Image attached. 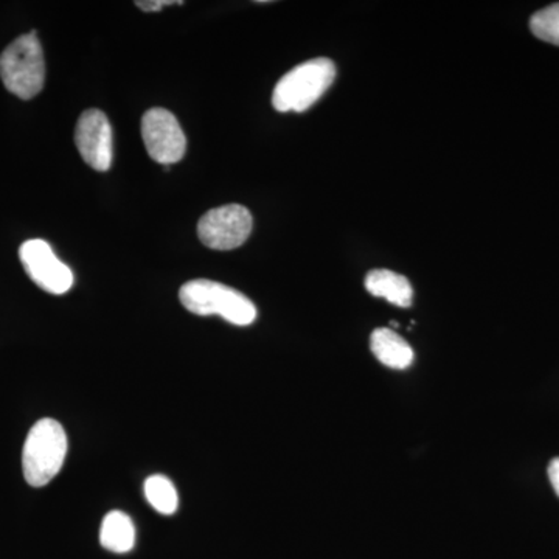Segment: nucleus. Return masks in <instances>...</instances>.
I'll return each instance as SVG.
<instances>
[{
	"instance_id": "obj_8",
	"label": "nucleus",
	"mask_w": 559,
	"mask_h": 559,
	"mask_svg": "<svg viewBox=\"0 0 559 559\" xmlns=\"http://www.w3.org/2000/svg\"><path fill=\"white\" fill-rule=\"evenodd\" d=\"M75 143L81 157L97 171H108L112 165V128L105 112L90 109L81 114L75 130Z\"/></svg>"
},
{
	"instance_id": "obj_7",
	"label": "nucleus",
	"mask_w": 559,
	"mask_h": 559,
	"mask_svg": "<svg viewBox=\"0 0 559 559\" xmlns=\"http://www.w3.org/2000/svg\"><path fill=\"white\" fill-rule=\"evenodd\" d=\"M20 259L33 283L46 293L61 296L73 286V272L62 263L49 242L28 240L21 246Z\"/></svg>"
},
{
	"instance_id": "obj_1",
	"label": "nucleus",
	"mask_w": 559,
	"mask_h": 559,
	"mask_svg": "<svg viewBox=\"0 0 559 559\" xmlns=\"http://www.w3.org/2000/svg\"><path fill=\"white\" fill-rule=\"evenodd\" d=\"M68 455V436L60 423L43 418L28 432L22 451V469L32 487L50 484L60 473Z\"/></svg>"
},
{
	"instance_id": "obj_13",
	"label": "nucleus",
	"mask_w": 559,
	"mask_h": 559,
	"mask_svg": "<svg viewBox=\"0 0 559 559\" xmlns=\"http://www.w3.org/2000/svg\"><path fill=\"white\" fill-rule=\"evenodd\" d=\"M530 31L540 40L559 46V3L546 7L533 14Z\"/></svg>"
},
{
	"instance_id": "obj_4",
	"label": "nucleus",
	"mask_w": 559,
	"mask_h": 559,
	"mask_svg": "<svg viewBox=\"0 0 559 559\" xmlns=\"http://www.w3.org/2000/svg\"><path fill=\"white\" fill-rule=\"evenodd\" d=\"M0 79L3 86L22 100H32L43 91L46 61L36 32L20 36L2 51Z\"/></svg>"
},
{
	"instance_id": "obj_2",
	"label": "nucleus",
	"mask_w": 559,
	"mask_h": 559,
	"mask_svg": "<svg viewBox=\"0 0 559 559\" xmlns=\"http://www.w3.org/2000/svg\"><path fill=\"white\" fill-rule=\"evenodd\" d=\"M180 304L197 316H219L231 325L248 326L255 322L257 308L240 290L212 282L191 280L179 290Z\"/></svg>"
},
{
	"instance_id": "obj_10",
	"label": "nucleus",
	"mask_w": 559,
	"mask_h": 559,
	"mask_svg": "<svg viewBox=\"0 0 559 559\" xmlns=\"http://www.w3.org/2000/svg\"><path fill=\"white\" fill-rule=\"evenodd\" d=\"M366 289L371 296L381 297L400 308H409L414 300L409 280L389 270L370 271L366 277Z\"/></svg>"
},
{
	"instance_id": "obj_12",
	"label": "nucleus",
	"mask_w": 559,
	"mask_h": 559,
	"mask_svg": "<svg viewBox=\"0 0 559 559\" xmlns=\"http://www.w3.org/2000/svg\"><path fill=\"white\" fill-rule=\"evenodd\" d=\"M143 488H145L146 500L157 513L165 514V516L176 513L179 507V496L168 477L160 476V474L151 476L146 479Z\"/></svg>"
},
{
	"instance_id": "obj_14",
	"label": "nucleus",
	"mask_w": 559,
	"mask_h": 559,
	"mask_svg": "<svg viewBox=\"0 0 559 559\" xmlns=\"http://www.w3.org/2000/svg\"><path fill=\"white\" fill-rule=\"evenodd\" d=\"M175 3L182 5L183 2H173V0H139V2H135V5L140 10L151 13V11H160L165 5H175Z\"/></svg>"
},
{
	"instance_id": "obj_15",
	"label": "nucleus",
	"mask_w": 559,
	"mask_h": 559,
	"mask_svg": "<svg viewBox=\"0 0 559 559\" xmlns=\"http://www.w3.org/2000/svg\"><path fill=\"white\" fill-rule=\"evenodd\" d=\"M549 479H550L551 487H554L555 492H557V496L559 498V457L554 459L550 462Z\"/></svg>"
},
{
	"instance_id": "obj_11",
	"label": "nucleus",
	"mask_w": 559,
	"mask_h": 559,
	"mask_svg": "<svg viewBox=\"0 0 559 559\" xmlns=\"http://www.w3.org/2000/svg\"><path fill=\"white\" fill-rule=\"evenodd\" d=\"M100 543L114 554H128L134 549L135 527L131 518L121 511H110L103 520Z\"/></svg>"
},
{
	"instance_id": "obj_9",
	"label": "nucleus",
	"mask_w": 559,
	"mask_h": 559,
	"mask_svg": "<svg viewBox=\"0 0 559 559\" xmlns=\"http://www.w3.org/2000/svg\"><path fill=\"white\" fill-rule=\"evenodd\" d=\"M370 349L382 366L404 370L414 364V349L390 329H377L370 336Z\"/></svg>"
},
{
	"instance_id": "obj_6",
	"label": "nucleus",
	"mask_w": 559,
	"mask_h": 559,
	"mask_svg": "<svg viewBox=\"0 0 559 559\" xmlns=\"http://www.w3.org/2000/svg\"><path fill=\"white\" fill-rule=\"evenodd\" d=\"M142 138L151 159L159 162L164 167H170L186 154V134L170 110L153 108L145 112Z\"/></svg>"
},
{
	"instance_id": "obj_5",
	"label": "nucleus",
	"mask_w": 559,
	"mask_h": 559,
	"mask_svg": "<svg viewBox=\"0 0 559 559\" xmlns=\"http://www.w3.org/2000/svg\"><path fill=\"white\" fill-rule=\"evenodd\" d=\"M252 226V215L245 205H221L202 215L198 235L210 249L231 250L248 241Z\"/></svg>"
},
{
	"instance_id": "obj_3",
	"label": "nucleus",
	"mask_w": 559,
	"mask_h": 559,
	"mask_svg": "<svg viewBox=\"0 0 559 559\" xmlns=\"http://www.w3.org/2000/svg\"><path fill=\"white\" fill-rule=\"evenodd\" d=\"M336 66L329 58H316L289 70L275 86L272 106L278 112H305L330 90Z\"/></svg>"
}]
</instances>
